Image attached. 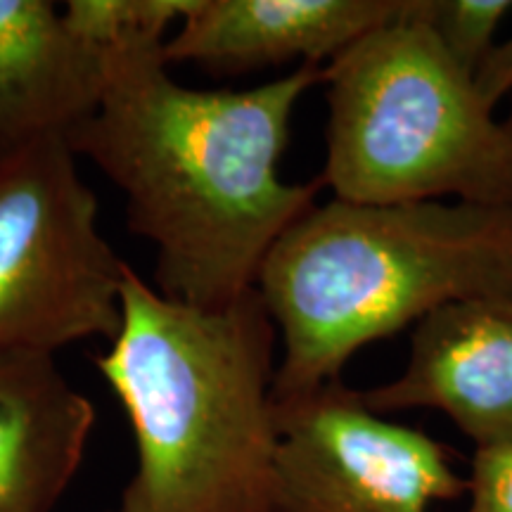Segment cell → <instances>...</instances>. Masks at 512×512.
Instances as JSON below:
<instances>
[{"label":"cell","mask_w":512,"mask_h":512,"mask_svg":"<svg viewBox=\"0 0 512 512\" xmlns=\"http://www.w3.org/2000/svg\"><path fill=\"white\" fill-rule=\"evenodd\" d=\"M403 8L406 0H197L166 38L164 60L195 62L216 74L294 60L325 67Z\"/></svg>","instance_id":"ba28073f"},{"label":"cell","mask_w":512,"mask_h":512,"mask_svg":"<svg viewBox=\"0 0 512 512\" xmlns=\"http://www.w3.org/2000/svg\"><path fill=\"white\" fill-rule=\"evenodd\" d=\"M275 342L256 290L200 309L128 266L119 332L95 356L138 453L117 512H268Z\"/></svg>","instance_id":"7a4b0ae2"},{"label":"cell","mask_w":512,"mask_h":512,"mask_svg":"<svg viewBox=\"0 0 512 512\" xmlns=\"http://www.w3.org/2000/svg\"><path fill=\"white\" fill-rule=\"evenodd\" d=\"M377 415L432 408L477 448L512 444V302L467 299L415 323L411 358L394 382L361 392Z\"/></svg>","instance_id":"52a82bcc"},{"label":"cell","mask_w":512,"mask_h":512,"mask_svg":"<svg viewBox=\"0 0 512 512\" xmlns=\"http://www.w3.org/2000/svg\"><path fill=\"white\" fill-rule=\"evenodd\" d=\"M110 512H117V510H110Z\"/></svg>","instance_id":"9a60e30c"},{"label":"cell","mask_w":512,"mask_h":512,"mask_svg":"<svg viewBox=\"0 0 512 512\" xmlns=\"http://www.w3.org/2000/svg\"><path fill=\"white\" fill-rule=\"evenodd\" d=\"M95 110L69 133L76 157L126 197V223L155 247V287L221 309L256 287L275 242L323 188L285 183L278 164L297 102L323 64H297L245 91H202L171 76L164 43L102 55Z\"/></svg>","instance_id":"6da1fadb"},{"label":"cell","mask_w":512,"mask_h":512,"mask_svg":"<svg viewBox=\"0 0 512 512\" xmlns=\"http://www.w3.org/2000/svg\"><path fill=\"white\" fill-rule=\"evenodd\" d=\"M268 512H430L467 491L446 446L387 420L342 380L275 401Z\"/></svg>","instance_id":"8992f818"},{"label":"cell","mask_w":512,"mask_h":512,"mask_svg":"<svg viewBox=\"0 0 512 512\" xmlns=\"http://www.w3.org/2000/svg\"><path fill=\"white\" fill-rule=\"evenodd\" d=\"M105 67L50 0H0V155L69 136L98 105Z\"/></svg>","instance_id":"30bf717a"},{"label":"cell","mask_w":512,"mask_h":512,"mask_svg":"<svg viewBox=\"0 0 512 512\" xmlns=\"http://www.w3.org/2000/svg\"><path fill=\"white\" fill-rule=\"evenodd\" d=\"M475 91L489 110L512 91V38L494 46L475 74Z\"/></svg>","instance_id":"5bb4252c"},{"label":"cell","mask_w":512,"mask_h":512,"mask_svg":"<svg viewBox=\"0 0 512 512\" xmlns=\"http://www.w3.org/2000/svg\"><path fill=\"white\" fill-rule=\"evenodd\" d=\"M510 10V0H418L422 22L472 79L494 50V36Z\"/></svg>","instance_id":"7c38bea8"},{"label":"cell","mask_w":512,"mask_h":512,"mask_svg":"<svg viewBox=\"0 0 512 512\" xmlns=\"http://www.w3.org/2000/svg\"><path fill=\"white\" fill-rule=\"evenodd\" d=\"M126 271L67 136L0 155V354L112 342Z\"/></svg>","instance_id":"5b68a950"},{"label":"cell","mask_w":512,"mask_h":512,"mask_svg":"<svg viewBox=\"0 0 512 512\" xmlns=\"http://www.w3.org/2000/svg\"><path fill=\"white\" fill-rule=\"evenodd\" d=\"M467 512H512V444L477 448L467 477Z\"/></svg>","instance_id":"4fadbf2b"},{"label":"cell","mask_w":512,"mask_h":512,"mask_svg":"<svg viewBox=\"0 0 512 512\" xmlns=\"http://www.w3.org/2000/svg\"><path fill=\"white\" fill-rule=\"evenodd\" d=\"M197 0H69L62 19L100 57L136 43H166L169 29L195 10Z\"/></svg>","instance_id":"8fae6325"},{"label":"cell","mask_w":512,"mask_h":512,"mask_svg":"<svg viewBox=\"0 0 512 512\" xmlns=\"http://www.w3.org/2000/svg\"><path fill=\"white\" fill-rule=\"evenodd\" d=\"M254 290L283 344L273 396L297 399L441 306L512 302V207L332 197L285 230Z\"/></svg>","instance_id":"3957f363"},{"label":"cell","mask_w":512,"mask_h":512,"mask_svg":"<svg viewBox=\"0 0 512 512\" xmlns=\"http://www.w3.org/2000/svg\"><path fill=\"white\" fill-rule=\"evenodd\" d=\"M95 408L55 356L0 354V512H53L86 456Z\"/></svg>","instance_id":"9c48e42d"},{"label":"cell","mask_w":512,"mask_h":512,"mask_svg":"<svg viewBox=\"0 0 512 512\" xmlns=\"http://www.w3.org/2000/svg\"><path fill=\"white\" fill-rule=\"evenodd\" d=\"M335 200L403 204L456 197L512 207V112L496 119L418 15V0L323 69Z\"/></svg>","instance_id":"277c9868"}]
</instances>
